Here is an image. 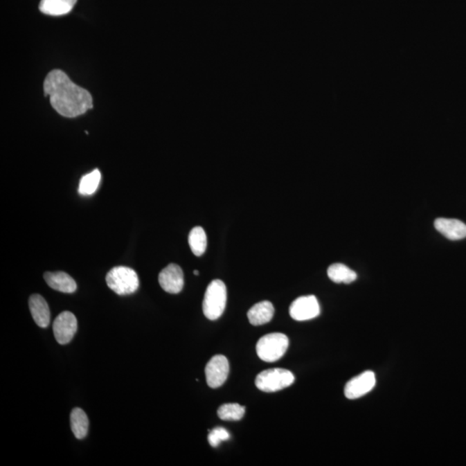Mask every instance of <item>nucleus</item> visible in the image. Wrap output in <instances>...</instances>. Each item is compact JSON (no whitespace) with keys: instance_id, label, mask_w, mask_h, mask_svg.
<instances>
[{"instance_id":"nucleus-1","label":"nucleus","mask_w":466,"mask_h":466,"mask_svg":"<svg viewBox=\"0 0 466 466\" xmlns=\"http://www.w3.org/2000/svg\"><path fill=\"white\" fill-rule=\"evenodd\" d=\"M45 96L50 97L52 107L66 118H76L93 108L89 91L73 83L66 73L55 69L44 80Z\"/></svg>"},{"instance_id":"nucleus-2","label":"nucleus","mask_w":466,"mask_h":466,"mask_svg":"<svg viewBox=\"0 0 466 466\" xmlns=\"http://www.w3.org/2000/svg\"><path fill=\"white\" fill-rule=\"evenodd\" d=\"M226 287L222 280H213L206 289L203 301V313L210 321L222 317L226 306Z\"/></svg>"},{"instance_id":"nucleus-3","label":"nucleus","mask_w":466,"mask_h":466,"mask_svg":"<svg viewBox=\"0 0 466 466\" xmlns=\"http://www.w3.org/2000/svg\"><path fill=\"white\" fill-rule=\"evenodd\" d=\"M107 286L119 296H128L135 293L139 287V279L134 269L118 266L111 269L107 275Z\"/></svg>"},{"instance_id":"nucleus-4","label":"nucleus","mask_w":466,"mask_h":466,"mask_svg":"<svg viewBox=\"0 0 466 466\" xmlns=\"http://www.w3.org/2000/svg\"><path fill=\"white\" fill-rule=\"evenodd\" d=\"M289 345V338L285 334L274 332L259 339L256 349L259 359L265 362L273 363L282 359Z\"/></svg>"},{"instance_id":"nucleus-5","label":"nucleus","mask_w":466,"mask_h":466,"mask_svg":"<svg viewBox=\"0 0 466 466\" xmlns=\"http://www.w3.org/2000/svg\"><path fill=\"white\" fill-rule=\"evenodd\" d=\"M294 382V376L292 371L276 368L259 373L256 377L255 384L258 390L272 393L289 387Z\"/></svg>"},{"instance_id":"nucleus-6","label":"nucleus","mask_w":466,"mask_h":466,"mask_svg":"<svg viewBox=\"0 0 466 466\" xmlns=\"http://www.w3.org/2000/svg\"><path fill=\"white\" fill-rule=\"evenodd\" d=\"M229 370V362L225 356L213 357L205 369L208 386L213 388L222 387L228 377Z\"/></svg>"},{"instance_id":"nucleus-7","label":"nucleus","mask_w":466,"mask_h":466,"mask_svg":"<svg viewBox=\"0 0 466 466\" xmlns=\"http://www.w3.org/2000/svg\"><path fill=\"white\" fill-rule=\"evenodd\" d=\"M321 313L320 304L314 296H301L289 307L290 316L297 321H310Z\"/></svg>"},{"instance_id":"nucleus-8","label":"nucleus","mask_w":466,"mask_h":466,"mask_svg":"<svg viewBox=\"0 0 466 466\" xmlns=\"http://www.w3.org/2000/svg\"><path fill=\"white\" fill-rule=\"evenodd\" d=\"M77 328H78V323H77L75 314L69 311L60 314L53 324L55 338L59 344H69L76 334Z\"/></svg>"},{"instance_id":"nucleus-9","label":"nucleus","mask_w":466,"mask_h":466,"mask_svg":"<svg viewBox=\"0 0 466 466\" xmlns=\"http://www.w3.org/2000/svg\"><path fill=\"white\" fill-rule=\"evenodd\" d=\"M376 385V377L373 371H364L352 379H350L346 385L345 395L350 400L364 397L373 390Z\"/></svg>"},{"instance_id":"nucleus-10","label":"nucleus","mask_w":466,"mask_h":466,"mask_svg":"<svg viewBox=\"0 0 466 466\" xmlns=\"http://www.w3.org/2000/svg\"><path fill=\"white\" fill-rule=\"evenodd\" d=\"M159 281L164 292L180 293L184 286V275L180 266L170 264L160 272Z\"/></svg>"},{"instance_id":"nucleus-11","label":"nucleus","mask_w":466,"mask_h":466,"mask_svg":"<svg viewBox=\"0 0 466 466\" xmlns=\"http://www.w3.org/2000/svg\"><path fill=\"white\" fill-rule=\"evenodd\" d=\"M438 232L450 240H460L466 238V225L460 220L439 218L434 222Z\"/></svg>"},{"instance_id":"nucleus-12","label":"nucleus","mask_w":466,"mask_h":466,"mask_svg":"<svg viewBox=\"0 0 466 466\" xmlns=\"http://www.w3.org/2000/svg\"><path fill=\"white\" fill-rule=\"evenodd\" d=\"M29 307L33 320L38 327L47 328L51 322V310L44 298L40 294H33L30 297Z\"/></svg>"},{"instance_id":"nucleus-13","label":"nucleus","mask_w":466,"mask_h":466,"mask_svg":"<svg viewBox=\"0 0 466 466\" xmlns=\"http://www.w3.org/2000/svg\"><path fill=\"white\" fill-rule=\"evenodd\" d=\"M44 280L51 289L59 292L71 294L77 289L75 280L65 272H46L44 274Z\"/></svg>"},{"instance_id":"nucleus-14","label":"nucleus","mask_w":466,"mask_h":466,"mask_svg":"<svg viewBox=\"0 0 466 466\" xmlns=\"http://www.w3.org/2000/svg\"><path fill=\"white\" fill-rule=\"evenodd\" d=\"M275 308L271 301H261L254 305L248 311L247 316L250 323L253 325H262L269 323L274 316Z\"/></svg>"},{"instance_id":"nucleus-15","label":"nucleus","mask_w":466,"mask_h":466,"mask_svg":"<svg viewBox=\"0 0 466 466\" xmlns=\"http://www.w3.org/2000/svg\"><path fill=\"white\" fill-rule=\"evenodd\" d=\"M77 0H41L39 10L50 16H63L69 13Z\"/></svg>"},{"instance_id":"nucleus-16","label":"nucleus","mask_w":466,"mask_h":466,"mask_svg":"<svg viewBox=\"0 0 466 466\" xmlns=\"http://www.w3.org/2000/svg\"><path fill=\"white\" fill-rule=\"evenodd\" d=\"M71 430L76 439L82 440L89 432V422L86 413L82 409L76 408L72 410L70 415Z\"/></svg>"},{"instance_id":"nucleus-17","label":"nucleus","mask_w":466,"mask_h":466,"mask_svg":"<svg viewBox=\"0 0 466 466\" xmlns=\"http://www.w3.org/2000/svg\"><path fill=\"white\" fill-rule=\"evenodd\" d=\"M328 278L336 283H350L357 279L355 271L342 264H334L328 269Z\"/></svg>"},{"instance_id":"nucleus-18","label":"nucleus","mask_w":466,"mask_h":466,"mask_svg":"<svg viewBox=\"0 0 466 466\" xmlns=\"http://www.w3.org/2000/svg\"><path fill=\"white\" fill-rule=\"evenodd\" d=\"M188 244L192 253L197 257L205 253L208 238L204 229L201 226H195L192 228L188 236Z\"/></svg>"},{"instance_id":"nucleus-19","label":"nucleus","mask_w":466,"mask_h":466,"mask_svg":"<svg viewBox=\"0 0 466 466\" xmlns=\"http://www.w3.org/2000/svg\"><path fill=\"white\" fill-rule=\"evenodd\" d=\"M100 181L101 173L99 170H94L92 172L84 175L80 181L79 194L84 196L94 194L99 188Z\"/></svg>"},{"instance_id":"nucleus-20","label":"nucleus","mask_w":466,"mask_h":466,"mask_svg":"<svg viewBox=\"0 0 466 466\" xmlns=\"http://www.w3.org/2000/svg\"><path fill=\"white\" fill-rule=\"evenodd\" d=\"M245 408L238 404H227L220 406L218 415L224 420H240L243 418Z\"/></svg>"},{"instance_id":"nucleus-21","label":"nucleus","mask_w":466,"mask_h":466,"mask_svg":"<svg viewBox=\"0 0 466 466\" xmlns=\"http://www.w3.org/2000/svg\"><path fill=\"white\" fill-rule=\"evenodd\" d=\"M209 432L208 442L210 446L213 447H219L223 441L230 439L228 431L223 429V427H216V429L209 431Z\"/></svg>"},{"instance_id":"nucleus-22","label":"nucleus","mask_w":466,"mask_h":466,"mask_svg":"<svg viewBox=\"0 0 466 466\" xmlns=\"http://www.w3.org/2000/svg\"><path fill=\"white\" fill-rule=\"evenodd\" d=\"M194 274H195V276H198V275L199 274V272L198 271H194Z\"/></svg>"}]
</instances>
